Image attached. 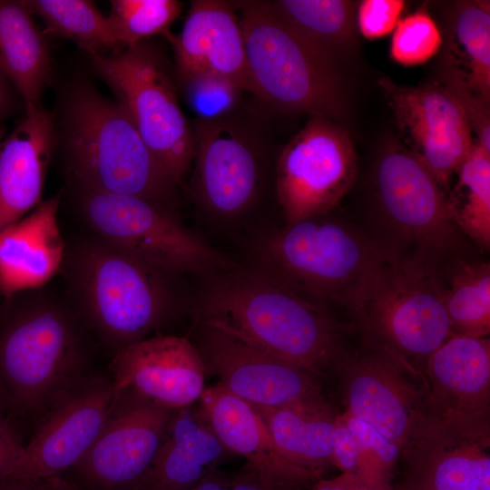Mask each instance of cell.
I'll list each match as a JSON object with an SVG mask.
<instances>
[{"label": "cell", "instance_id": "cell-42", "mask_svg": "<svg viewBox=\"0 0 490 490\" xmlns=\"http://www.w3.org/2000/svg\"><path fill=\"white\" fill-rule=\"evenodd\" d=\"M357 477L348 473H341L330 479H324L322 477L316 481L310 486L309 490H351Z\"/></svg>", "mask_w": 490, "mask_h": 490}, {"label": "cell", "instance_id": "cell-13", "mask_svg": "<svg viewBox=\"0 0 490 490\" xmlns=\"http://www.w3.org/2000/svg\"><path fill=\"white\" fill-rule=\"evenodd\" d=\"M172 410L130 388L121 390L93 444L63 478L84 490H136Z\"/></svg>", "mask_w": 490, "mask_h": 490}, {"label": "cell", "instance_id": "cell-45", "mask_svg": "<svg viewBox=\"0 0 490 490\" xmlns=\"http://www.w3.org/2000/svg\"><path fill=\"white\" fill-rule=\"evenodd\" d=\"M51 490H84L80 488L68 481L64 480L63 477H55L54 479Z\"/></svg>", "mask_w": 490, "mask_h": 490}, {"label": "cell", "instance_id": "cell-33", "mask_svg": "<svg viewBox=\"0 0 490 490\" xmlns=\"http://www.w3.org/2000/svg\"><path fill=\"white\" fill-rule=\"evenodd\" d=\"M182 7L177 0H113L108 16L120 45L127 48L153 35H168Z\"/></svg>", "mask_w": 490, "mask_h": 490}, {"label": "cell", "instance_id": "cell-43", "mask_svg": "<svg viewBox=\"0 0 490 490\" xmlns=\"http://www.w3.org/2000/svg\"><path fill=\"white\" fill-rule=\"evenodd\" d=\"M54 478L40 480L8 479L0 485V490H51Z\"/></svg>", "mask_w": 490, "mask_h": 490}, {"label": "cell", "instance_id": "cell-19", "mask_svg": "<svg viewBox=\"0 0 490 490\" xmlns=\"http://www.w3.org/2000/svg\"><path fill=\"white\" fill-rule=\"evenodd\" d=\"M426 419L466 426L490 425V340L451 336L424 368Z\"/></svg>", "mask_w": 490, "mask_h": 490}, {"label": "cell", "instance_id": "cell-15", "mask_svg": "<svg viewBox=\"0 0 490 490\" xmlns=\"http://www.w3.org/2000/svg\"><path fill=\"white\" fill-rule=\"evenodd\" d=\"M117 395L111 377L97 374L75 387L34 426L10 479L63 477L93 444Z\"/></svg>", "mask_w": 490, "mask_h": 490}, {"label": "cell", "instance_id": "cell-48", "mask_svg": "<svg viewBox=\"0 0 490 490\" xmlns=\"http://www.w3.org/2000/svg\"><path fill=\"white\" fill-rule=\"evenodd\" d=\"M389 490H396V489H394V488L391 486V488H390ZM399 490H403V489L400 488Z\"/></svg>", "mask_w": 490, "mask_h": 490}, {"label": "cell", "instance_id": "cell-40", "mask_svg": "<svg viewBox=\"0 0 490 490\" xmlns=\"http://www.w3.org/2000/svg\"><path fill=\"white\" fill-rule=\"evenodd\" d=\"M361 450L358 440L338 414L336 419L332 444V465L341 473L359 476L361 470Z\"/></svg>", "mask_w": 490, "mask_h": 490}, {"label": "cell", "instance_id": "cell-11", "mask_svg": "<svg viewBox=\"0 0 490 490\" xmlns=\"http://www.w3.org/2000/svg\"><path fill=\"white\" fill-rule=\"evenodd\" d=\"M275 186L286 224L325 215L353 186L357 155L335 122L310 117L280 151Z\"/></svg>", "mask_w": 490, "mask_h": 490}, {"label": "cell", "instance_id": "cell-5", "mask_svg": "<svg viewBox=\"0 0 490 490\" xmlns=\"http://www.w3.org/2000/svg\"><path fill=\"white\" fill-rule=\"evenodd\" d=\"M71 177L81 191L144 198L172 207L178 186L147 147L123 106L88 85L65 110Z\"/></svg>", "mask_w": 490, "mask_h": 490}, {"label": "cell", "instance_id": "cell-8", "mask_svg": "<svg viewBox=\"0 0 490 490\" xmlns=\"http://www.w3.org/2000/svg\"><path fill=\"white\" fill-rule=\"evenodd\" d=\"M91 59L147 147L181 185L192 164L193 132L179 105L164 55L144 40L111 54H92Z\"/></svg>", "mask_w": 490, "mask_h": 490}, {"label": "cell", "instance_id": "cell-1", "mask_svg": "<svg viewBox=\"0 0 490 490\" xmlns=\"http://www.w3.org/2000/svg\"><path fill=\"white\" fill-rule=\"evenodd\" d=\"M76 310L39 289L0 303V384L9 415L34 426L88 377L91 345Z\"/></svg>", "mask_w": 490, "mask_h": 490}, {"label": "cell", "instance_id": "cell-23", "mask_svg": "<svg viewBox=\"0 0 490 490\" xmlns=\"http://www.w3.org/2000/svg\"><path fill=\"white\" fill-rule=\"evenodd\" d=\"M54 139L53 114L40 104L25 105L0 141V231L39 204Z\"/></svg>", "mask_w": 490, "mask_h": 490}, {"label": "cell", "instance_id": "cell-30", "mask_svg": "<svg viewBox=\"0 0 490 490\" xmlns=\"http://www.w3.org/2000/svg\"><path fill=\"white\" fill-rule=\"evenodd\" d=\"M32 14L39 15L45 24L44 34L74 42L92 54L118 51L120 44L109 16L86 0H26L23 1Z\"/></svg>", "mask_w": 490, "mask_h": 490}, {"label": "cell", "instance_id": "cell-20", "mask_svg": "<svg viewBox=\"0 0 490 490\" xmlns=\"http://www.w3.org/2000/svg\"><path fill=\"white\" fill-rule=\"evenodd\" d=\"M109 372L117 392L130 388L170 409L198 403L206 388L195 347L174 335H155L119 349Z\"/></svg>", "mask_w": 490, "mask_h": 490}, {"label": "cell", "instance_id": "cell-17", "mask_svg": "<svg viewBox=\"0 0 490 490\" xmlns=\"http://www.w3.org/2000/svg\"><path fill=\"white\" fill-rule=\"evenodd\" d=\"M335 373L341 379L346 411L375 426L402 454L426 421L425 389L391 358L369 348L363 354L346 351Z\"/></svg>", "mask_w": 490, "mask_h": 490}, {"label": "cell", "instance_id": "cell-34", "mask_svg": "<svg viewBox=\"0 0 490 490\" xmlns=\"http://www.w3.org/2000/svg\"><path fill=\"white\" fill-rule=\"evenodd\" d=\"M339 415L360 446L358 477L374 490H389L392 471L401 456V449L369 423L346 410Z\"/></svg>", "mask_w": 490, "mask_h": 490}, {"label": "cell", "instance_id": "cell-47", "mask_svg": "<svg viewBox=\"0 0 490 490\" xmlns=\"http://www.w3.org/2000/svg\"><path fill=\"white\" fill-rule=\"evenodd\" d=\"M351 490H374L365 482H363L359 477H357L355 484Z\"/></svg>", "mask_w": 490, "mask_h": 490}, {"label": "cell", "instance_id": "cell-9", "mask_svg": "<svg viewBox=\"0 0 490 490\" xmlns=\"http://www.w3.org/2000/svg\"><path fill=\"white\" fill-rule=\"evenodd\" d=\"M86 223L164 273L224 271L234 262L186 229L172 207L132 195L81 191Z\"/></svg>", "mask_w": 490, "mask_h": 490}, {"label": "cell", "instance_id": "cell-16", "mask_svg": "<svg viewBox=\"0 0 490 490\" xmlns=\"http://www.w3.org/2000/svg\"><path fill=\"white\" fill-rule=\"evenodd\" d=\"M379 85L407 150L447 188L475 142L463 109L443 85L403 86L387 78Z\"/></svg>", "mask_w": 490, "mask_h": 490}, {"label": "cell", "instance_id": "cell-37", "mask_svg": "<svg viewBox=\"0 0 490 490\" xmlns=\"http://www.w3.org/2000/svg\"><path fill=\"white\" fill-rule=\"evenodd\" d=\"M442 85L457 101L476 134L475 142L490 153V106L470 90L458 74L445 65L442 73Z\"/></svg>", "mask_w": 490, "mask_h": 490}, {"label": "cell", "instance_id": "cell-46", "mask_svg": "<svg viewBox=\"0 0 490 490\" xmlns=\"http://www.w3.org/2000/svg\"><path fill=\"white\" fill-rule=\"evenodd\" d=\"M0 415L10 416L7 398L1 384H0Z\"/></svg>", "mask_w": 490, "mask_h": 490}, {"label": "cell", "instance_id": "cell-29", "mask_svg": "<svg viewBox=\"0 0 490 490\" xmlns=\"http://www.w3.org/2000/svg\"><path fill=\"white\" fill-rule=\"evenodd\" d=\"M273 8L338 62L355 44L357 3L348 0H272Z\"/></svg>", "mask_w": 490, "mask_h": 490}, {"label": "cell", "instance_id": "cell-44", "mask_svg": "<svg viewBox=\"0 0 490 490\" xmlns=\"http://www.w3.org/2000/svg\"><path fill=\"white\" fill-rule=\"evenodd\" d=\"M12 97L7 80L0 73V122L8 115L11 109Z\"/></svg>", "mask_w": 490, "mask_h": 490}, {"label": "cell", "instance_id": "cell-35", "mask_svg": "<svg viewBox=\"0 0 490 490\" xmlns=\"http://www.w3.org/2000/svg\"><path fill=\"white\" fill-rule=\"evenodd\" d=\"M442 44L441 33L428 11L420 7L397 24L390 45L391 58L405 66L423 64Z\"/></svg>", "mask_w": 490, "mask_h": 490}, {"label": "cell", "instance_id": "cell-28", "mask_svg": "<svg viewBox=\"0 0 490 490\" xmlns=\"http://www.w3.org/2000/svg\"><path fill=\"white\" fill-rule=\"evenodd\" d=\"M451 49L446 66L490 104V4L463 2L451 21Z\"/></svg>", "mask_w": 490, "mask_h": 490}, {"label": "cell", "instance_id": "cell-10", "mask_svg": "<svg viewBox=\"0 0 490 490\" xmlns=\"http://www.w3.org/2000/svg\"><path fill=\"white\" fill-rule=\"evenodd\" d=\"M258 116L240 107L192 122L191 187L211 213L232 218L248 211L261 189L269 135Z\"/></svg>", "mask_w": 490, "mask_h": 490}, {"label": "cell", "instance_id": "cell-6", "mask_svg": "<svg viewBox=\"0 0 490 490\" xmlns=\"http://www.w3.org/2000/svg\"><path fill=\"white\" fill-rule=\"evenodd\" d=\"M66 270L75 310L116 351L146 338L172 309L165 273L101 237L79 244Z\"/></svg>", "mask_w": 490, "mask_h": 490}, {"label": "cell", "instance_id": "cell-25", "mask_svg": "<svg viewBox=\"0 0 490 490\" xmlns=\"http://www.w3.org/2000/svg\"><path fill=\"white\" fill-rule=\"evenodd\" d=\"M59 197L40 202L0 231V295L37 289L61 269L64 244L57 223Z\"/></svg>", "mask_w": 490, "mask_h": 490}, {"label": "cell", "instance_id": "cell-18", "mask_svg": "<svg viewBox=\"0 0 490 490\" xmlns=\"http://www.w3.org/2000/svg\"><path fill=\"white\" fill-rule=\"evenodd\" d=\"M490 425L426 420L402 451L403 490H490Z\"/></svg>", "mask_w": 490, "mask_h": 490}, {"label": "cell", "instance_id": "cell-22", "mask_svg": "<svg viewBox=\"0 0 490 490\" xmlns=\"http://www.w3.org/2000/svg\"><path fill=\"white\" fill-rule=\"evenodd\" d=\"M198 407L225 447L245 457L267 485L278 490H304L318 480L288 463L254 407L218 382L205 388Z\"/></svg>", "mask_w": 490, "mask_h": 490}, {"label": "cell", "instance_id": "cell-21", "mask_svg": "<svg viewBox=\"0 0 490 490\" xmlns=\"http://www.w3.org/2000/svg\"><path fill=\"white\" fill-rule=\"evenodd\" d=\"M179 82L210 74L251 93L245 44L234 1L194 0L179 34L165 36Z\"/></svg>", "mask_w": 490, "mask_h": 490}, {"label": "cell", "instance_id": "cell-32", "mask_svg": "<svg viewBox=\"0 0 490 490\" xmlns=\"http://www.w3.org/2000/svg\"><path fill=\"white\" fill-rule=\"evenodd\" d=\"M444 303L452 336L486 337L490 332V265L461 261L455 267Z\"/></svg>", "mask_w": 490, "mask_h": 490}, {"label": "cell", "instance_id": "cell-24", "mask_svg": "<svg viewBox=\"0 0 490 490\" xmlns=\"http://www.w3.org/2000/svg\"><path fill=\"white\" fill-rule=\"evenodd\" d=\"M234 456L197 403L173 409L158 452L136 490H191Z\"/></svg>", "mask_w": 490, "mask_h": 490}, {"label": "cell", "instance_id": "cell-26", "mask_svg": "<svg viewBox=\"0 0 490 490\" xmlns=\"http://www.w3.org/2000/svg\"><path fill=\"white\" fill-rule=\"evenodd\" d=\"M253 406V405H252ZM282 457L316 477L332 465L338 414L326 398L269 407L253 406Z\"/></svg>", "mask_w": 490, "mask_h": 490}, {"label": "cell", "instance_id": "cell-39", "mask_svg": "<svg viewBox=\"0 0 490 490\" xmlns=\"http://www.w3.org/2000/svg\"><path fill=\"white\" fill-rule=\"evenodd\" d=\"M24 453L19 424L8 415H0V485L13 476Z\"/></svg>", "mask_w": 490, "mask_h": 490}, {"label": "cell", "instance_id": "cell-14", "mask_svg": "<svg viewBox=\"0 0 490 490\" xmlns=\"http://www.w3.org/2000/svg\"><path fill=\"white\" fill-rule=\"evenodd\" d=\"M205 374L258 407H283L325 398L320 377L218 328L199 324L191 341Z\"/></svg>", "mask_w": 490, "mask_h": 490}, {"label": "cell", "instance_id": "cell-36", "mask_svg": "<svg viewBox=\"0 0 490 490\" xmlns=\"http://www.w3.org/2000/svg\"><path fill=\"white\" fill-rule=\"evenodd\" d=\"M189 107L196 119L210 120L223 116L239 107L243 92L222 77L204 74L180 82Z\"/></svg>", "mask_w": 490, "mask_h": 490}, {"label": "cell", "instance_id": "cell-27", "mask_svg": "<svg viewBox=\"0 0 490 490\" xmlns=\"http://www.w3.org/2000/svg\"><path fill=\"white\" fill-rule=\"evenodd\" d=\"M51 72L44 33L23 1L0 0V73L25 105H40Z\"/></svg>", "mask_w": 490, "mask_h": 490}, {"label": "cell", "instance_id": "cell-12", "mask_svg": "<svg viewBox=\"0 0 490 490\" xmlns=\"http://www.w3.org/2000/svg\"><path fill=\"white\" fill-rule=\"evenodd\" d=\"M381 217L400 241L415 254L435 261L456 250L462 234L454 224L443 189L407 149L392 147L375 171Z\"/></svg>", "mask_w": 490, "mask_h": 490}, {"label": "cell", "instance_id": "cell-31", "mask_svg": "<svg viewBox=\"0 0 490 490\" xmlns=\"http://www.w3.org/2000/svg\"><path fill=\"white\" fill-rule=\"evenodd\" d=\"M456 173L458 181L448 200L457 230L484 249L490 245V153L474 142Z\"/></svg>", "mask_w": 490, "mask_h": 490}, {"label": "cell", "instance_id": "cell-2", "mask_svg": "<svg viewBox=\"0 0 490 490\" xmlns=\"http://www.w3.org/2000/svg\"><path fill=\"white\" fill-rule=\"evenodd\" d=\"M198 323L218 328L318 377L347 351L325 305L312 301L260 270H224L207 288Z\"/></svg>", "mask_w": 490, "mask_h": 490}, {"label": "cell", "instance_id": "cell-38", "mask_svg": "<svg viewBox=\"0 0 490 490\" xmlns=\"http://www.w3.org/2000/svg\"><path fill=\"white\" fill-rule=\"evenodd\" d=\"M404 7L402 0L361 1L356 11L357 26L366 39L381 38L394 31Z\"/></svg>", "mask_w": 490, "mask_h": 490}, {"label": "cell", "instance_id": "cell-7", "mask_svg": "<svg viewBox=\"0 0 490 490\" xmlns=\"http://www.w3.org/2000/svg\"><path fill=\"white\" fill-rule=\"evenodd\" d=\"M389 248L353 226L324 215L264 235L257 244L260 271L312 301L348 309Z\"/></svg>", "mask_w": 490, "mask_h": 490}, {"label": "cell", "instance_id": "cell-49", "mask_svg": "<svg viewBox=\"0 0 490 490\" xmlns=\"http://www.w3.org/2000/svg\"><path fill=\"white\" fill-rule=\"evenodd\" d=\"M0 298H2L1 295H0Z\"/></svg>", "mask_w": 490, "mask_h": 490}, {"label": "cell", "instance_id": "cell-3", "mask_svg": "<svg viewBox=\"0 0 490 490\" xmlns=\"http://www.w3.org/2000/svg\"><path fill=\"white\" fill-rule=\"evenodd\" d=\"M348 310L369 348L423 379L427 358L452 336L435 261L419 254L389 249Z\"/></svg>", "mask_w": 490, "mask_h": 490}, {"label": "cell", "instance_id": "cell-41", "mask_svg": "<svg viewBox=\"0 0 490 490\" xmlns=\"http://www.w3.org/2000/svg\"><path fill=\"white\" fill-rule=\"evenodd\" d=\"M191 490H278L264 484L249 466L244 471L226 472L217 468Z\"/></svg>", "mask_w": 490, "mask_h": 490}, {"label": "cell", "instance_id": "cell-4", "mask_svg": "<svg viewBox=\"0 0 490 490\" xmlns=\"http://www.w3.org/2000/svg\"><path fill=\"white\" fill-rule=\"evenodd\" d=\"M234 4L251 93L259 103L280 113L341 120L347 91L338 62L287 22L269 0Z\"/></svg>", "mask_w": 490, "mask_h": 490}]
</instances>
